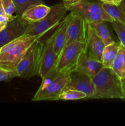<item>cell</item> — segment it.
I'll list each match as a JSON object with an SVG mask.
<instances>
[{
  "label": "cell",
  "instance_id": "6da1fadb",
  "mask_svg": "<svg viewBox=\"0 0 125 126\" xmlns=\"http://www.w3.org/2000/svg\"><path fill=\"white\" fill-rule=\"evenodd\" d=\"M45 35L23 34L3 46L0 51V68L14 71L29 47L39 38ZM16 71V70H15Z\"/></svg>",
  "mask_w": 125,
  "mask_h": 126
},
{
  "label": "cell",
  "instance_id": "7a4b0ae2",
  "mask_svg": "<svg viewBox=\"0 0 125 126\" xmlns=\"http://www.w3.org/2000/svg\"><path fill=\"white\" fill-rule=\"evenodd\" d=\"M95 91L92 98H123L121 79L111 68L103 67L96 76L92 78Z\"/></svg>",
  "mask_w": 125,
  "mask_h": 126
},
{
  "label": "cell",
  "instance_id": "3957f363",
  "mask_svg": "<svg viewBox=\"0 0 125 126\" xmlns=\"http://www.w3.org/2000/svg\"><path fill=\"white\" fill-rule=\"evenodd\" d=\"M70 81V73H61L54 70L42 81L32 100H58L61 92Z\"/></svg>",
  "mask_w": 125,
  "mask_h": 126
},
{
  "label": "cell",
  "instance_id": "277c9868",
  "mask_svg": "<svg viewBox=\"0 0 125 126\" xmlns=\"http://www.w3.org/2000/svg\"><path fill=\"white\" fill-rule=\"evenodd\" d=\"M44 37L37 39L28 49L16 67L17 76L28 79L39 75L45 41Z\"/></svg>",
  "mask_w": 125,
  "mask_h": 126
},
{
  "label": "cell",
  "instance_id": "5b68a950",
  "mask_svg": "<svg viewBox=\"0 0 125 126\" xmlns=\"http://www.w3.org/2000/svg\"><path fill=\"white\" fill-rule=\"evenodd\" d=\"M50 8L49 13L43 19L29 23L25 34L30 36L46 35L58 26L69 11L63 1Z\"/></svg>",
  "mask_w": 125,
  "mask_h": 126
},
{
  "label": "cell",
  "instance_id": "8992f818",
  "mask_svg": "<svg viewBox=\"0 0 125 126\" xmlns=\"http://www.w3.org/2000/svg\"><path fill=\"white\" fill-rule=\"evenodd\" d=\"M102 2H91L82 0L71 5L69 8L73 13L78 15L88 23L98 22H109L112 23L113 19L104 10Z\"/></svg>",
  "mask_w": 125,
  "mask_h": 126
},
{
  "label": "cell",
  "instance_id": "52a82bcc",
  "mask_svg": "<svg viewBox=\"0 0 125 126\" xmlns=\"http://www.w3.org/2000/svg\"><path fill=\"white\" fill-rule=\"evenodd\" d=\"M85 43L76 41L64 47L58 57L55 70L61 73H71L75 70Z\"/></svg>",
  "mask_w": 125,
  "mask_h": 126
},
{
  "label": "cell",
  "instance_id": "ba28073f",
  "mask_svg": "<svg viewBox=\"0 0 125 126\" xmlns=\"http://www.w3.org/2000/svg\"><path fill=\"white\" fill-rule=\"evenodd\" d=\"M29 24L22 16L16 14L6 28L0 32V47L25 34Z\"/></svg>",
  "mask_w": 125,
  "mask_h": 126
},
{
  "label": "cell",
  "instance_id": "9c48e42d",
  "mask_svg": "<svg viewBox=\"0 0 125 126\" xmlns=\"http://www.w3.org/2000/svg\"><path fill=\"white\" fill-rule=\"evenodd\" d=\"M56 28L53 30L49 38H47L45 41V45H44L41 62H40V70L39 72V75L42 79L46 78L54 70H55V66L57 62V57L55 54V48H54V39H55V30Z\"/></svg>",
  "mask_w": 125,
  "mask_h": 126
},
{
  "label": "cell",
  "instance_id": "30bf717a",
  "mask_svg": "<svg viewBox=\"0 0 125 126\" xmlns=\"http://www.w3.org/2000/svg\"><path fill=\"white\" fill-rule=\"evenodd\" d=\"M72 13V18L67 27V38L65 46L74 42L85 43L88 23L78 15Z\"/></svg>",
  "mask_w": 125,
  "mask_h": 126
},
{
  "label": "cell",
  "instance_id": "8fae6325",
  "mask_svg": "<svg viewBox=\"0 0 125 126\" xmlns=\"http://www.w3.org/2000/svg\"><path fill=\"white\" fill-rule=\"evenodd\" d=\"M104 67L101 60L90 54L86 48L83 47L77 62L75 70L80 73L94 77Z\"/></svg>",
  "mask_w": 125,
  "mask_h": 126
},
{
  "label": "cell",
  "instance_id": "7c38bea8",
  "mask_svg": "<svg viewBox=\"0 0 125 126\" xmlns=\"http://www.w3.org/2000/svg\"><path fill=\"white\" fill-rule=\"evenodd\" d=\"M65 89H72L80 91L87 95V98H92L95 87L92 78L80 73L74 70L70 73V81Z\"/></svg>",
  "mask_w": 125,
  "mask_h": 126
},
{
  "label": "cell",
  "instance_id": "4fadbf2b",
  "mask_svg": "<svg viewBox=\"0 0 125 126\" xmlns=\"http://www.w3.org/2000/svg\"><path fill=\"white\" fill-rule=\"evenodd\" d=\"M85 46L89 54L101 60L102 54L105 45L89 25L87 28V38Z\"/></svg>",
  "mask_w": 125,
  "mask_h": 126
},
{
  "label": "cell",
  "instance_id": "5bb4252c",
  "mask_svg": "<svg viewBox=\"0 0 125 126\" xmlns=\"http://www.w3.org/2000/svg\"><path fill=\"white\" fill-rule=\"evenodd\" d=\"M72 18V13H69L62 20L55 30L54 48L56 57H59L61 51L65 47L67 38V27Z\"/></svg>",
  "mask_w": 125,
  "mask_h": 126
},
{
  "label": "cell",
  "instance_id": "9a60e30c",
  "mask_svg": "<svg viewBox=\"0 0 125 126\" xmlns=\"http://www.w3.org/2000/svg\"><path fill=\"white\" fill-rule=\"evenodd\" d=\"M50 9L44 4H37L27 9L22 16L29 23H34L43 19L49 13Z\"/></svg>",
  "mask_w": 125,
  "mask_h": 126
},
{
  "label": "cell",
  "instance_id": "2e32d148",
  "mask_svg": "<svg viewBox=\"0 0 125 126\" xmlns=\"http://www.w3.org/2000/svg\"><path fill=\"white\" fill-rule=\"evenodd\" d=\"M120 46V43L118 44L115 43V41L111 44L105 46L101 56V61L104 67H112L113 62L117 55Z\"/></svg>",
  "mask_w": 125,
  "mask_h": 126
},
{
  "label": "cell",
  "instance_id": "e0dca14e",
  "mask_svg": "<svg viewBox=\"0 0 125 126\" xmlns=\"http://www.w3.org/2000/svg\"><path fill=\"white\" fill-rule=\"evenodd\" d=\"M105 22H93L88 23L89 26L94 30L95 33L101 39L105 46L110 44L114 42L110 34L107 27L104 23Z\"/></svg>",
  "mask_w": 125,
  "mask_h": 126
},
{
  "label": "cell",
  "instance_id": "ac0fdd59",
  "mask_svg": "<svg viewBox=\"0 0 125 126\" xmlns=\"http://www.w3.org/2000/svg\"><path fill=\"white\" fill-rule=\"evenodd\" d=\"M111 68L121 79L125 76V48L121 46Z\"/></svg>",
  "mask_w": 125,
  "mask_h": 126
},
{
  "label": "cell",
  "instance_id": "d6986e66",
  "mask_svg": "<svg viewBox=\"0 0 125 126\" xmlns=\"http://www.w3.org/2000/svg\"><path fill=\"white\" fill-rule=\"evenodd\" d=\"M102 6L114 21H119L125 23V14L124 13L120 5L116 6L102 2Z\"/></svg>",
  "mask_w": 125,
  "mask_h": 126
},
{
  "label": "cell",
  "instance_id": "ffe728a7",
  "mask_svg": "<svg viewBox=\"0 0 125 126\" xmlns=\"http://www.w3.org/2000/svg\"><path fill=\"white\" fill-rule=\"evenodd\" d=\"M15 6V12L17 15L22 16L23 13L33 6L44 4L43 0H12Z\"/></svg>",
  "mask_w": 125,
  "mask_h": 126
},
{
  "label": "cell",
  "instance_id": "44dd1931",
  "mask_svg": "<svg viewBox=\"0 0 125 126\" xmlns=\"http://www.w3.org/2000/svg\"><path fill=\"white\" fill-rule=\"evenodd\" d=\"M86 97L87 95L80 91L72 89H64L59 96L58 100H77L86 99Z\"/></svg>",
  "mask_w": 125,
  "mask_h": 126
},
{
  "label": "cell",
  "instance_id": "7402d4cb",
  "mask_svg": "<svg viewBox=\"0 0 125 126\" xmlns=\"http://www.w3.org/2000/svg\"><path fill=\"white\" fill-rule=\"evenodd\" d=\"M111 23L118 37L120 44L125 48V23L116 20Z\"/></svg>",
  "mask_w": 125,
  "mask_h": 126
},
{
  "label": "cell",
  "instance_id": "603a6c76",
  "mask_svg": "<svg viewBox=\"0 0 125 126\" xmlns=\"http://www.w3.org/2000/svg\"><path fill=\"white\" fill-rule=\"evenodd\" d=\"M2 7L4 11L5 14L7 16H13L15 12V6L12 0H1Z\"/></svg>",
  "mask_w": 125,
  "mask_h": 126
},
{
  "label": "cell",
  "instance_id": "cb8c5ba5",
  "mask_svg": "<svg viewBox=\"0 0 125 126\" xmlns=\"http://www.w3.org/2000/svg\"><path fill=\"white\" fill-rule=\"evenodd\" d=\"M15 77H18L15 70L9 71L0 68V82L10 81Z\"/></svg>",
  "mask_w": 125,
  "mask_h": 126
},
{
  "label": "cell",
  "instance_id": "d4e9b609",
  "mask_svg": "<svg viewBox=\"0 0 125 126\" xmlns=\"http://www.w3.org/2000/svg\"><path fill=\"white\" fill-rule=\"evenodd\" d=\"M15 16H12L9 17V16L5 15H1L0 16V32L3 30L7 26L8 22L11 20V19L14 17Z\"/></svg>",
  "mask_w": 125,
  "mask_h": 126
},
{
  "label": "cell",
  "instance_id": "484cf974",
  "mask_svg": "<svg viewBox=\"0 0 125 126\" xmlns=\"http://www.w3.org/2000/svg\"><path fill=\"white\" fill-rule=\"evenodd\" d=\"M100 1H101L103 3L119 6L121 4L122 0H100Z\"/></svg>",
  "mask_w": 125,
  "mask_h": 126
},
{
  "label": "cell",
  "instance_id": "4316f807",
  "mask_svg": "<svg viewBox=\"0 0 125 126\" xmlns=\"http://www.w3.org/2000/svg\"><path fill=\"white\" fill-rule=\"evenodd\" d=\"M121 85H122L123 98L122 99L125 100V77L121 79Z\"/></svg>",
  "mask_w": 125,
  "mask_h": 126
},
{
  "label": "cell",
  "instance_id": "83f0119b",
  "mask_svg": "<svg viewBox=\"0 0 125 126\" xmlns=\"http://www.w3.org/2000/svg\"><path fill=\"white\" fill-rule=\"evenodd\" d=\"M82 1V0H71V1H69V2H65V1H63V2H64V4L66 5V7H67L69 10V7L71 6V5L73 4H74V3H75V2H78V1Z\"/></svg>",
  "mask_w": 125,
  "mask_h": 126
},
{
  "label": "cell",
  "instance_id": "f1b7e54d",
  "mask_svg": "<svg viewBox=\"0 0 125 126\" xmlns=\"http://www.w3.org/2000/svg\"><path fill=\"white\" fill-rule=\"evenodd\" d=\"M1 15H5V12L4 11L3 7H2L1 0H0V16H1Z\"/></svg>",
  "mask_w": 125,
  "mask_h": 126
},
{
  "label": "cell",
  "instance_id": "f546056e",
  "mask_svg": "<svg viewBox=\"0 0 125 126\" xmlns=\"http://www.w3.org/2000/svg\"><path fill=\"white\" fill-rule=\"evenodd\" d=\"M120 6H121L122 10L123 11L124 13L125 14V1H124V0H122V1H121V4H120Z\"/></svg>",
  "mask_w": 125,
  "mask_h": 126
},
{
  "label": "cell",
  "instance_id": "4dcf8cb0",
  "mask_svg": "<svg viewBox=\"0 0 125 126\" xmlns=\"http://www.w3.org/2000/svg\"><path fill=\"white\" fill-rule=\"evenodd\" d=\"M0 51H1V47H0Z\"/></svg>",
  "mask_w": 125,
  "mask_h": 126
},
{
  "label": "cell",
  "instance_id": "1f68e13d",
  "mask_svg": "<svg viewBox=\"0 0 125 126\" xmlns=\"http://www.w3.org/2000/svg\"><path fill=\"white\" fill-rule=\"evenodd\" d=\"M124 1H125V0H124Z\"/></svg>",
  "mask_w": 125,
  "mask_h": 126
},
{
  "label": "cell",
  "instance_id": "d6a6232c",
  "mask_svg": "<svg viewBox=\"0 0 125 126\" xmlns=\"http://www.w3.org/2000/svg\"></svg>",
  "mask_w": 125,
  "mask_h": 126
}]
</instances>
